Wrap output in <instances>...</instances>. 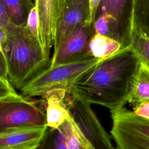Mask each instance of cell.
<instances>
[{"mask_svg": "<svg viewBox=\"0 0 149 149\" xmlns=\"http://www.w3.org/2000/svg\"><path fill=\"white\" fill-rule=\"evenodd\" d=\"M140 61L129 47L95 64L72 84L70 90L91 104L109 111L123 107Z\"/></svg>", "mask_w": 149, "mask_h": 149, "instance_id": "obj_1", "label": "cell"}, {"mask_svg": "<svg viewBox=\"0 0 149 149\" xmlns=\"http://www.w3.org/2000/svg\"><path fill=\"white\" fill-rule=\"evenodd\" d=\"M8 66V79L20 90L38 74L49 67L51 59L42 48L39 38L24 27H17L8 34L2 44Z\"/></svg>", "mask_w": 149, "mask_h": 149, "instance_id": "obj_2", "label": "cell"}, {"mask_svg": "<svg viewBox=\"0 0 149 149\" xmlns=\"http://www.w3.org/2000/svg\"><path fill=\"white\" fill-rule=\"evenodd\" d=\"M102 59L88 54L71 62L49 67L20 89L22 95L30 98L43 97L55 90L69 91L80 76Z\"/></svg>", "mask_w": 149, "mask_h": 149, "instance_id": "obj_3", "label": "cell"}, {"mask_svg": "<svg viewBox=\"0 0 149 149\" xmlns=\"http://www.w3.org/2000/svg\"><path fill=\"white\" fill-rule=\"evenodd\" d=\"M47 125L46 114L34 101L18 94L0 98V133L10 129Z\"/></svg>", "mask_w": 149, "mask_h": 149, "instance_id": "obj_4", "label": "cell"}, {"mask_svg": "<svg viewBox=\"0 0 149 149\" xmlns=\"http://www.w3.org/2000/svg\"><path fill=\"white\" fill-rule=\"evenodd\" d=\"M111 135L118 149H149V120L121 107L110 111Z\"/></svg>", "mask_w": 149, "mask_h": 149, "instance_id": "obj_5", "label": "cell"}, {"mask_svg": "<svg viewBox=\"0 0 149 149\" xmlns=\"http://www.w3.org/2000/svg\"><path fill=\"white\" fill-rule=\"evenodd\" d=\"M68 101L70 113L94 148H114L109 134L93 111L91 104L71 91H68Z\"/></svg>", "mask_w": 149, "mask_h": 149, "instance_id": "obj_6", "label": "cell"}, {"mask_svg": "<svg viewBox=\"0 0 149 149\" xmlns=\"http://www.w3.org/2000/svg\"><path fill=\"white\" fill-rule=\"evenodd\" d=\"M133 0H100L95 18L108 17L113 29V38L122 44L123 48L130 47L132 24Z\"/></svg>", "mask_w": 149, "mask_h": 149, "instance_id": "obj_7", "label": "cell"}, {"mask_svg": "<svg viewBox=\"0 0 149 149\" xmlns=\"http://www.w3.org/2000/svg\"><path fill=\"white\" fill-rule=\"evenodd\" d=\"M94 33L93 24L90 22L78 24L53 54L49 67L69 62L90 54L88 43Z\"/></svg>", "mask_w": 149, "mask_h": 149, "instance_id": "obj_8", "label": "cell"}, {"mask_svg": "<svg viewBox=\"0 0 149 149\" xmlns=\"http://www.w3.org/2000/svg\"><path fill=\"white\" fill-rule=\"evenodd\" d=\"M38 9L39 40L48 55L54 45L64 0H33Z\"/></svg>", "mask_w": 149, "mask_h": 149, "instance_id": "obj_9", "label": "cell"}, {"mask_svg": "<svg viewBox=\"0 0 149 149\" xmlns=\"http://www.w3.org/2000/svg\"><path fill=\"white\" fill-rule=\"evenodd\" d=\"M84 22H90L89 0H64L54 45L53 54L56 52L64 40L73 29Z\"/></svg>", "mask_w": 149, "mask_h": 149, "instance_id": "obj_10", "label": "cell"}, {"mask_svg": "<svg viewBox=\"0 0 149 149\" xmlns=\"http://www.w3.org/2000/svg\"><path fill=\"white\" fill-rule=\"evenodd\" d=\"M47 126L15 128L0 133V149H34L40 147Z\"/></svg>", "mask_w": 149, "mask_h": 149, "instance_id": "obj_11", "label": "cell"}, {"mask_svg": "<svg viewBox=\"0 0 149 149\" xmlns=\"http://www.w3.org/2000/svg\"><path fill=\"white\" fill-rule=\"evenodd\" d=\"M54 134L51 148L66 149H94L84 136L70 113L65 121L57 128L51 129Z\"/></svg>", "mask_w": 149, "mask_h": 149, "instance_id": "obj_12", "label": "cell"}, {"mask_svg": "<svg viewBox=\"0 0 149 149\" xmlns=\"http://www.w3.org/2000/svg\"><path fill=\"white\" fill-rule=\"evenodd\" d=\"M68 93L64 90H55L42 97L45 100L47 125L51 129L57 128L69 114Z\"/></svg>", "mask_w": 149, "mask_h": 149, "instance_id": "obj_13", "label": "cell"}, {"mask_svg": "<svg viewBox=\"0 0 149 149\" xmlns=\"http://www.w3.org/2000/svg\"><path fill=\"white\" fill-rule=\"evenodd\" d=\"M149 100V68L140 61L134 75L130 92L126 98V104L133 106Z\"/></svg>", "mask_w": 149, "mask_h": 149, "instance_id": "obj_14", "label": "cell"}, {"mask_svg": "<svg viewBox=\"0 0 149 149\" xmlns=\"http://www.w3.org/2000/svg\"><path fill=\"white\" fill-rule=\"evenodd\" d=\"M123 49L122 44L108 36L94 33L88 43L89 53L94 57L104 59Z\"/></svg>", "mask_w": 149, "mask_h": 149, "instance_id": "obj_15", "label": "cell"}, {"mask_svg": "<svg viewBox=\"0 0 149 149\" xmlns=\"http://www.w3.org/2000/svg\"><path fill=\"white\" fill-rule=\"evenodd\" d=\"M10 21L16 26L24 27L28 14L34 6L33 0H0Z\"/></svg>", "mask_w": 149, "mask_h": 149, "instance_id": "obj_16", "label": "cell"}, {"mask_svg": "<svg viewBox=\"0 0 149 149\" xmlns=\"http://www.w3.org/2000/svg\"><path fill=\"white\" fill-rule=\"evenodd\" d=\"M130 47L139 61L149 68V37L133 22L130 36Z\"/></svg>", "mask_w": 149, "mask_h": 149, "instance_id": "obj_17", "label": "cell"}, {"mask_svg": "<svg viewBox=\"0 0 149 149\" xmlns=\"http://www.w3.org/2000/svg\"><path fill=\"white\" fill-rule=\"evenodd\" d=\"M132 22L149 37V0H133Z\"/></svg>", "mask_w": 149, "mask_h": 149, "instance_id": "obj_18", "label": "cell"}, {"mask_svg": "<svg viewBox=\"0 0 149 149\" xmlns=\"http://www.w3.org/2000/svg\"><path fill=\"white\" fill-rule=\"evenodd\" d=\"M26 27L30 33L39 38V17L36 5L31 9L28 14Z\"/></svg>", "mask_w": 149, "mask_h": 149, "instance_id": "obj_19", "label": "cell"}, {"mask_svg": "<svg viewBox=\"0 0 149 149\" xmlns=\"http://www.w3.org/2000/svg\"><path fill=\"white\" fill-rule=\"evenodd\" d=\"M0 26L3 27L8 34L13 32L17 27L10 20L6 10L0 1Z\"/></svg>", "mask_w": 149, "mask_h": 149, "instance_id": "obj_20", "label": "cell"}, {"mask_svg": "<svg viewBox=\"0 0 149 149\" xmlns=\"http://www.w3.org/2000/svg\"><path fill=\"white\" fill-rule=\"evenodd\" d=\"M131 111L135 115L149 120V100L134 105Z\"/></svg>", "mask_w": 149, "mask_h": 149, "instance_id": "obj_21", "label": "cell"}, {"mask_svg": "<svg viewBox=\"0 0 149 149\" xmlns=\"http://www.w3.org/2000/svg\"><path fill=\"white\" fill-rule=\"evenodd\" d=\"M13 91V87L8 79L0 77V98L9 95Z\"/></svg>", "mask_w": 149, "mask_h": 149, "instance_id": "obj_22", "label": "cell"}, {"mask_svg": "<svg viewBox=\"0 0 149 149\" xmlns=\"http://www.w3.org/2000/svg\"><path fill=\"white\" fill-rule=\"evenodd\" d=\"M0 77L8 79V66L3 52L0 51Z\"/></svg>", "mask_w": 149, "mask_h": 149, "instance_id": "obj_23", "label": "cell"}, {"mask_svg": "<svg viewBox=\"0 0 149 149\" xmlns=\"http://www.w3.org/2000/svg\"><path fill=\"white\" fill-rule=\"evenodd\" d=\"M100 0H89L90 3V20L93 24L95 20L97 8Z\"/></svg>", "mask_w": 149, "mask_h": 149, "instance_id": "obj_24", "label": "cell"}, {"mask_svg": "<svg viewBox=\"0 0 149 149\" xmlns=\"http://www.w3.org/2000/svg\"><path fill=\"white\" fill-rule=\"evenodd\" d=\"M8 37V33L6 30L0 26V41L3 44Z\"/></svg>", "mask_w": 149, "mask_h": 149, "instance_id": "obj_25", "label": "cell"}, {"mask_svg": "<svg viewBox=\"0 0 149 149\" xmlns=\"http://www.w3.org/2000/svg\"><path fill=\"white\" fill-rule=\"evenodd\" d=\"M0 51H1V52H3V46H2V42H1V41H0ZM3 53H4V52H3Z\"/></svg>", "mask_w": 149, "mask_h": 149, "instance_id": "obj_26", "label": "cell"}]
</instances>
